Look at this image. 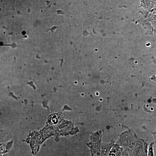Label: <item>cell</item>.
<instances>
[{
  "label": "cell",
  "instance_id": "obj_1",
  "mask_svg": "<svg viewBox=\"0 0 156 156\" xmlns=\"http://www.w3.org/2000/svg\"><path fill=\"white\" fill-rule=\"evenodd\" d=\"M122 149L119 146H115L112 148L108 156H121L122 154Z\"/></svg>",
  "mask_w": 156,
  "mask_h": 156
},
{
  "label": "cell",
  "instance_id": "obj_2",
  "mask_svg": "<svg viewBox=\"0 0 156 156\" xmlns=\"http://www.w3.org/2000/svg\"><path fill=\"white\" fill-rule=\"evenodd\" d=\"M153 143H151L148 148L147 152V156H154Z\"/></svg>",
  "mask_w": 156,
  "mask_h": 156
}]
</instances>
